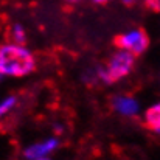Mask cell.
<instances>
[{
	"label": "cell",
	"instance_id": "obj_8",
	"mask_svg": "<svg viewBox=\"0 0 160 160\" xmlns=\"http://www.w3.org/2000/svg\"><path fill=\"white\" fill-rule=\"evenodd\" d=\"M17 104V97L16 95H8L0 100V120H3L6 115H9Z\"/></svg>",
	"mask_w": 160,
	"mask_h": 160
},
{
	"label": "cell",
	"instance_id": "obj_14",
	"mask_svg": "<svg viewBox=\"0 0 160 160\" xmlns=\"http://www.w3.org/2000/svg\"><path fill=\"white\" fill-rule=\"evenodd\" d=\"M2 78H3V75H2V72H0V79H2Z\"/></svg>",
	"mask_w": 160,
	"mask_h": 160
},
{
	"label": "cell",
	"instance_id": "obj_6",
	"mask_svg": "<svg viewBox=\"0 0 160 160\" xmlns=\"http://www.w3.org/2000/svg\"><path fill=\"white\" fill-rule=\"evenodd\" d=\"M143 123L151 132L160 135V101L146 107L143 112Z\"/></svg>",
	"mask_w": 160,
	"mask_h": 160
},
{
	"label": "cell",
	"instance_id": "obj_7",
	"mask_svg": "<svg viewBox=\"0 0 160 160\" xmlns=\"http://www.w3.org/2000/svg\"><path fill=\"white\" fill-rule=\"evenodd\" d=\"M8 42H14V44H27V31L20 23H14L9 27L8 30Z\"/></svg>",
	"mask_w": 160,
	"mask_h": 160
},
{
	"label": "cell",
	"instance_id": "obj_9",
	"mask_svg": "<svg viewBox=\"0 0 160 160\" xmlns=\"http://www.w3.org/2000/svg\"><path fill=\"white\" fill-rule=\"evenodd\" d=\"M145 6L152 11V12H160V0H143Z\"/></svg>",
	"mask_w": 160,
	"mask_h": 160
},
{
	"label": "cell",
	"instance_id": "obj_15",
	"mask_svg": "<svg viewBox=\"0 0 160 160\" xmlns=\"http://www.w3.org/2000/svg\"><path fill=\"white\" fill-rule=\"evenodd\" d=\"M0 45H2V41H0Z\"/></svg>",
	"mask_w": 160,
	"mask_h": 160
},
{
	"label": "cell",
	"instance_id": "obj_11",
	"mask_svg": "<svg viewBox=\"0 0 160 160\" xmlns=\"http://www.w3.org/2000/svg\"><path fill=\"white\" fill-rule=\"evenodd\" d=\"M93 3H97V5H106V3H109L110 0H92Z\"/></svg>",
	"mask_w": 160,
	"mask_h": 160
},
{
	"label": "cell",
	"instance_id": "obj_10",
	"mask_svg": "<svg viewBox=\"0 0 160 160\" xmlns=\"http://www.w3.org/2000/svg\"><path fill=\"white\" fill-rule=\"evenodd\" d=\"M121 2H123V3L126 5V6H132V5H135V3H137L138 0H121Z\"/></svg>",
	"mask_w": 160,
	"mask_h": 160
},
{
	"label": "cell",
	"instance_id": "obj_13",
	"mask_svg": "<svg viewBox=\"0 0 160 160\" xmlns=\"http://www.w3.org/2000/svg\"><path fill=\"white\" fill-rule=\"evenodd\" d=\"M36 160H52L50 157H44V159H36Z\"/></svg>",
	"mask_w": 160,
	"mask_h": 160
},
{
	"label": "cell",
	"instance_id": "obj_4",
	"mask_svg": "<svg viewBox=\"0 0 160 160\" xmlns=\"http://www.w3.org/2000/svg\"><path fill=\"white\" fill-rule=\"evenodd\" d=\"M58 148H59V140L56 137H48L41 142H34V143L28 145L23 149L22 156L25 160L44 159V157H50Z\"/></svg>",
	"mask_w": 160,
	"mask_h": 160
},
{
	"label": "cell",
	"instance_id": "obj_3",
	"mask_svg": "<svg viewBox=\"0 0 160 160\" xmlns=\"http://www.w3.org/2000/svg\"><path fill=\"white\" fill-rule=\"evenodd\" d=\"M115 45L117 48L129 52L137 58L149 48V36L143 28H132L129 31L118 34L115 38Z\"/></svg>",
	"mask_w": 160,
	"mask_h": 160
},
{
	"label": "cell",
	"instance_id": "obj_5",
	"mask_svg": "<svg viewBox=\"0 0 160 160\" xmlns=\"http://www.w3.org/2000/svg\"><path fill=\"white\" fill-rule=\"evenodd\" d=\"M112 109L124 118H132L140 113V103L131 95H115L112 98Z\"/></svg>",
	"mask_w": 160,
	"mask_h": 160
},
{
	"label": "cell",
	"instance_id": "obj_12",
	"mask_svg": "<svg viewBox=\"0 0 160 160\" xmlns=\"http://www.w3.org/2000/svg\"><path fill=\"white\" fill-rule=\"evenodd\" d=\"M68 3H78V2H81V0H67Z\"/></svg>",
	"mask_w": 160,
	"mask_h": 160
},
{
	"label": "cell",
	"instance_id": "obj_2",
	"mask_svg": "<svg viewBox=\"0 0 160 160\" xmlns=\"http://www.w3.org/2000/svg\"><path fill=\"white\" fill-rule=\"evenodd\" d=\"M134 65H135V56L134 54L117 48L109 56L106 64L97 68L98 81L109 84V86L115 84V82L124 79L134 70Z\"/></svg>",
	"mask_w": 160,
	"mask_h": 160
},
{
	"label": "cell",
	"instance_id": "obj_1",
	"mask_svg": "<svg viewBox=\"0 0 160 160\" xmlns=\"http://www.w3.org/2000/svg\"><path fill=\"white\" fill-rule=\"evenodd\" d=\"M36 70V56L22 44L3 42L0 45V72L3 78H25Z\"/></svg>",
	"mask_w": 160,
	"mask_h": 160
}]
</instances>
